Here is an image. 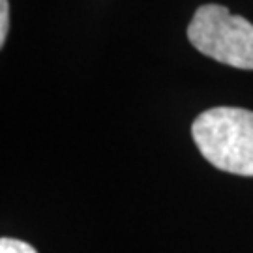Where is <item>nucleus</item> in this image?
<instances>
[{
	"mask_svg": "<svg viewBox=\"0 0 253 253\" xmlns=\"http://www.w3.org/2000/svg\"><path fill=\"white\" fill-rule=\"evenodd\" d=\"M193 141L208 163L238 176H253V111L214 107L195 118Z\"/></svg>",
	"mask_w": 253,
	"mask_h": 253,
	"instance_id": "1",
	"label": "nucleus"
},
{
	"mask_svg": "<svg viewBox=\"0 0 253 253\" xmlns=\"http://www.w3.org/2000/svg\"><path fill=\"white\" fill-rule=\"evenodd\" d=\"M191 45L217 62L253 70V25L225 6H201L188 27Z\"/></svg>",
	"mask_w": 253,
	"mask_h": 253,
	"instance_id": "2",
	"label": "nucleus"
},
{
	"mask_svg": "<svg viewBox=\"0 0 253 253\" xmlns=\"http://www.w3.org/2000/svg\"><path fill=\"white\" fill-rule=\"evenodd\" d=\"M0 253H38L34 246L17 238H2L0 240Z\"/></svg>",
	"mask_w": 253,
	"mask_h": 253,
	"instance_id": "3",
	"label": "nucleus"
},
{
	"mask_svg": "<svg viewBox=\"0 0 253 253\" xmlns=\"http://www.w3.org/2000/svg\"><path fill=\"white\" fill-rule=\"evenodd\" d=\"M9 25V4L8 0H0V45H4L8 36Z\"/></svg>",
	"mask_w": 253,
	"mask_h": 253,
	"instance_id": "4",
	"label": "nucleus"
}]
</instances>
